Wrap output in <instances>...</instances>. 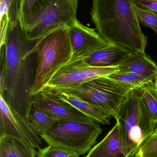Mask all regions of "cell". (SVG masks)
<instances>
[{
  "label": "cell",
  "instance_id": "obj_23",
  "mask_svg": "<svg viewBox=\"0 0 157 157\" xmlns=\"http://www.w3.org/2000/svg\"><path fill=\"white\" fill-rule=\"evenodd\" d=\"M139 23L155 31L157 35V16L155 14L135 5Z\"/></svg>",
  "mask_w": 157,
  "mask_h": 157
},
{
  "label": "cell",
  "instance_id": "obj_26",
  "mask_svg": "<svg viewBox=\"0 0 157 157\" xmlns=\"http://www.w3.org/2000/svg\"><path fill=\"white\" fill-rule=\"evenodd\" d=\"M154 81H155V86L157 89V75H156L155 77Z\"/></svg>",
  "mask_w": 157,
  "mask_h": 157
},
{
  "label": "cell",
  "instance_id": "obj_10",
  "mask_svg": "<svg viewBox=\"0 0 157 157\" xmlns=\"http://www.w3.org/2000/svg\"><path fill=\"white\" fill-rule=\"evenodd\" d=\"M33 105L56 122H95L73 106L59 99L55 96L53 91L48 88L33 96Z\"/></svg>",
  "mask_w": 157,
  "mask_h": 157
},
{
  "label": "cell",
  "instance_id": "obj_7",
  "mask_svg": "<svg viewBox=\"0 0 157 157\" xmlns=\"http://www.w3.org/2000/svg\"><path fill=\"white\" fill-rule=\"evenodd\" d=\"M102 132L96 123L56 122L40 136L49 145L64 148L82 155L89 152Z\"/></svg>",
  "mask_w": 157,
  "mask_h": 157
},
{
  "label": "cell",
  "instance_id": "obj_1",
  "mask_svg": "<svg viewBox=\"0 0 157 157\" xmlns=\"http://www.w3.org/2000/svg\"><path fill=\"white\" fill-rule=\"evenodd\" d=\"M36 40L27 38L20 22L10 29L1 48L0 93L8 106L29 121L33 97L30 94L37 65Z\"/></svg>",
  "mask_w": 157,
  "mask_h": 157
},
{
  "label": "cell",
  "instance_id": "obj_22",
  "mask_svg": "<svg viewBox=\"0 0 157 157\" xmlns=\"http://www.w3.org/2000/svg\"><path fill=\"white\" fill-rule=\"evenodd\" d=\"M38 149L37 157H79L80 156L77 153L53 146L49 145Z\"/></svg>",
  "mask_w": 157,
  "mask_h": 157
},
{
  "label": "cell",
  "instance_id": "obj_15",
  "mask_svg": "<svg viewBox=\"0 0 157 157\" xmlns=\"http://www.w3.org/2000/svg\"><path fill=\"white\" fill-rule=\"evenodd\" d=\"M51 90L58 98L73 106L95 122L102 124H110L111 116L103 110L73 95L58 90Z\"/></svg>",
  "mask_w": 157,
  "mask_h": 157
},
{
  "label": "cell",
  "instance_id": "obj_2",
  "mask_svg": "<svg viewBox=\"0 0 157 157\" xmlns=\"http://www.w3.org/2000/svg\"><path fill=\"white\" fill-rule=\"evenodd\" d=\"M90 15L107 43L146 54L147 37L140 27L134 0H93Z\"/></svg>",
  "mask_w": 157,
  "mask_h": 157
},
{
  "label": "cell",
  "instance_id": "obj_16",
  "mask_svg": "<svg viewBox=\"0 0 157 157\" xmlns=\"http://www.w3.org/2000/svg\"><path fill=\"white\" fill-rule=\"evenodd\" d=\"M19 22L18 0H0V47L10 29Z\"/></svg>",
  "mask_w": 157,
  "mask_h": 157
},
{
  "label": "cell",
  "instance_id": "obj_28",
  "mask_svg": "<svg viewBox=\"0 0 157 157\" xmlns=\"http://www.w3.org/2000/svg\"><path fill=\"white\" fill-rule=\"evenodd\" d=\"M133 157H136V156H135Z\"/></svg>",
  "mask_w": 157,
  "mask_h": 157
},
{
  "label": "cell",
  "instance_id": "obj_9",
  "mask_svg": "<svg viewBox=\"0 0 157 157\" xmlns=\"http://www.w3.org/2000/svg\"><path fill=\"white\" fill-rule=\"evenodd\" d=\"M0 138L10 136L22 140L40 148L41 140L36 134L30 122L21 117L7 105L0 95Z\"/></svg>",
  "mask_w": 157,
  "mask_h": 157
},
{
  "label": "cell",
  "instance_id": "obj_6",
  "mask_svg": "<svg viewBox=\"0 0 157 157\" xmlns=\"http://www.w3.org/2000/svg\"><path fill=\"white\" fill-rule=\"evenodd\" d=\"M77 0H49L40 11L21 25L27 38L36 40L50 32L73 25L77 18Z\"/></svg>",
  "mask_w": 157,
  "mask_h": 157
},
{
  "label": "cell",
  "instance_id": "obj_18",
  "mask_svg": "<svg viewBox=\"0 0 157 157\" xmlns=\"http://www.w3.org/2000/svg\"><path fill=\"white\" fill-rule=\"evenodd\" d=\"M143 101L150 116L152 124L157 126V89L154 80L139 88Z\"/></svg>",
  "mask_w": 157,
  "mask_h": 157
},
{
  "label": "cell",
  "instance_id": "obj_4",
  "mask_svg": "<svg viewBox=\"0 0 157 157\" xmlns=\"http://www.w3.org/2000/svg\"><path fill=\"white\" fill-rule=\"evenodd\" d=\"M116 120L120 126L126 157L135 156L156 129L152 124L139 88L131 91Z\"/></svg>",
  "mask_w": 157,
  "mask_h": 157
},
{
  "label": "cell",
  "instance_id": "obj_19",
  "mask_svg": "<svg viewBox=\"0 0 157 157\" xmlns=\"http://www.w3.org/2000/svg\"><path fill=\"white\" fill-rule=\"evenodd\" d=\"M29 121L35 132L39 136L48 131L56 123L55 120L33 105L29 113Z\"/></svg>",
  "mask_w": 157,
  "mask_h": 157
},
{
  "label": "cell",
  "instance_id": "obj_11",
  "mask_svg": "<svg viewBox=\"0 0 157 157\" xmlns=\"http://www.w3.org/2000/svg\"><path fill=\"white\" fill-rule=\"evenodd\" d=\"M72 49L70 62L83 59L109 45L94 29L84 25L78 20L68 28Z\"/></svg>",
  "mask_w": 157,
  "mask_h": 157
},
{
  "label": "cell",
  "instance_id": "obj_17",
  "mask_svg": "<svg viewBox=\"0 0 157 157\" xmlns=\"http://www.w3.org/2000/svg\"><path fill=\"white\" fill-rule=\"evenodd\" d=\"M37 152L31 145L17 138H0V157H36Z\"/></svg>",
  "mask_w": 157,
  "mask_h": 157
},
{
  "label": "cell",
  "instance_id": "obj_25",
  "mask_svg": "<svg viewBox=\"0 0 157 157\" xmlns=\"http://www.w3.org/2000/svg\"><path fill=\"white\" fill-rule=\"evenodd\" d=\"M135 5L157 16V0H134Z\"/></svg>",
  "mask_w": 157,
  "mask_h": 157
},
{
  "label": "cell",
  "instance_id": "obj_8",
  "mask_svg": "<svg viewBox=\"0 0 157 157\" xmlns=\"http://www.w3.org/2000/svg\"><path fill=\"white\" fill-rule=\"evenodd\" d=\"M119 71V67H96L88 65L83 59L70 62L58 70L45 88L61 89L78 86Z\"/></svg>",
  "mask_w": 157,
  "mask_h": 157
},
{
  "label": "cell",
  "instance_id": "obj_20",
  "mask_svg": "<svg viewBox=\"0 0 157 157\" xmlns=\"http://www.w3.org/2000/svg\"><path fill=\"white\" fill-rule=\"evenodd\" d=\"M49 0H18L19 19L22 25L44 7Z\"/></svg>",
  "mask_w": 157,
  "mask_h": 157
},
{
  "label": "cell",
  "instance_id": "obj_14",
  "mask_svg": "<svg viewBox=\"0 0 157 157\" xmlns=\"http://www.w3.org/2000/svg\"><path fill=\"white\" fill-rule=\"evenodd\" d=\"M131 52L122 47L109 44L83 59L93 67H117Z\"/></svg>",
  "mask_w": 157,
  "mask_h": 157
},
{
  "label": "cell",
  "instance_id": "obj_5",
  "mask_svg": "<svg viewBox=\"0 0 157 157\" xmlns=\"http://www.w3.org/2000/svg\"><path fill=\"white\" fill-rule=\"evenodd\" d=\"M135 88L104 76L93 79L78 86L58 90L96 106L118 118L121 107L131 91Z\"/></svg>",
  "mask_w": 157,
  "mask_h": 157
},
{
  "label": "cell",
  "instance_id": "obj_27",
  "mask_svg": "<svg viewBox=\"0 0 157 157\" xmlns=\"http://www.w3.org/2000/svg\"><path fill=\"white\" fill-rule=\"evenodd\" d=\"M157 134V126L155 130V132L153 135H156Z\"/></svg>",
  "mask_w": 157,
  "mask_h": 157
},
{
  "label": "cell",
  "instance_id": "obj_24",
  "mask_svg": "<svg viewBox=\"0 0 157 157\" xmlns=\"http://www.w3.org/2000/svg\"><path fill=\"white\" fill-rule=\"evenodd\" d=\"M137 157H157V134L148 137L136 155Z\"/></svg>",
  "mask_w": 157,
  "mask_h": 157
},
{
  "label": "cell",
  "instance_id": "obj_21",
  "mask_svg": "<svg viewBox=\"0 0 157 157\" xmlns=\"http://www.w3.org/2000/svg\"><path fill=\"white\" fill-rule=\"evenodd\" d=\"M108 76L112 79L129 85L135 89L140 88L148 82L139 75L129 72L118 71Z\"/></svg>",
  "mask_w": 157,
  "mask_h": 157
},
{
  "label": "cell",
  "instance_id": "obj_12",
  "mask_svg": "<svg viewBox=\"0 0 157 157\" xmlns=\"http://www.w3.org/2000/svg\"><path fill=\"white\" fill-rule=\"evenodd\" d=\"M85 157H126L120 126L118 121L103 139L94 145Z\"/></svg>",
  "mask_w": 157,
  "mask_h": 157
},
{
  "label": "cell",
  "instance_id": "obj_3",
  "mask_svg": "<svg viewBox=\"0 0 157 157\" xmlns=\"http://www.w3.org/2000/svg\"><path fill=\"white\" fill-rule=\"evenodd\" d=\"M33 51L37 53V65L32 97L45 89L61 67L71 60L72 49L68 28L59 29L36 40Z\"/></svg>",
  "mask_w": 157,
  "mask_h": 157
},
{
  "label": "cell",
  "instance_id": "obj_13",
  "mask_svg": "<svg viewBox=\"0 0 157 157\" xmlns=\"http://www.w3.org/2000/svg\"><path fill=\"white\" fill-rule=\"evenodd\" d=\"M119 71L135 74L147 82L154 80L157 75L156 63L147 54L131 52L118 66Z\"/></svg>",
  "mask_w": 157,
  "mask_h": 157
}]
</instances>
